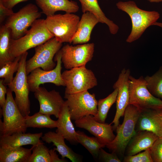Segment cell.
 <instances>
[{
	"instance_id": "obj_1",
	"label": "cell",
	"mask_w": 162,
	"mask_h": 162,
	"mask_svg": "<svg viewBox=\"0 0 162 162\" xmlns=\"http://www.w3.org/2000/svg\"><path fill=\"white\" fill-rule=\"evenodd\" d=\"M116 6L118 9L126 13L131 19V30L126 40L129 43L139 39L146 29L157 22L160 16V14L156 11L140 9L133 1H119Z\"/></svg>"
},
{
	"instance_id": "obj_2",
	"label": "cell",
	"mask_w": 162,
	"mask_h": 162,
	"mask_svg": "<svg viewBox=\"0 0 162 162\" xmlns=\"http://www.w3.org/2000/svg\"><path fill=\"white\" fill-rule=\"evenodd\" d=\"M54 37L46 25L45 20L38 19L23 36L17 39H11L9 52L13 59L21 56L28 50L40 45Z\"/></svg>"
},
{
	"instance_id": "obj_3",
	"label": "cell",
	"mask_w": 162,
	"mask_h": 162,
	"mask_svg": "<svg viewBox=\"0 0 162 162\" xmlns=\"http://www.w3.org/2000/svg\"><path fill=\"white\" fill-rule=\"evenodd\" d=\"M140 112L138 108L129 104L125 111L122 123L116 128L115 139L106 146L118 157L124 156L128 143L136 133L135 127Z\"/></svg>"
},
{
	"instance_id": "obj_4",
	"label": "cell",
	"mask_w": 162,
	"mask_h": 162,
	"mask_svg": "<svg viewBox=\"0 0 162 162\" xmlns=\"http://www.w3.org/2000/svg\"><path fill=\"white\" fill-rule=\"evenodd\" d=\"M79 16L73 13L56 14L46 16V26L49 31L59 42L72 43L77 30Z\"/></svg>"
},
{
	"instance_id": "obj_5",
	"label": "cell",
	"mask_w": 162,
	"mask_h": 162,
	"mask_svg": "<svg viewBox=\"0 0 162 162\" xmlns=\"http://www.w3.org/2000/svg\"><path fill=\"white\" fill-rule=\"evenodd\" d=\"M129 83V104L135 106L140 111L162 109V100L150 93L142 76L136 79L130 75Z\"/></svg>"
},
{
	"instance_id": "obj_6",
	"label": "cell",
	"mask_w": 162,
	"mask_h": 162,
	"mask_svg": "<svg viewBox=\"0 0 162 162\" xmlns=\"http://www.w3.org/2000/svg\"><path fill=\"white\" fill-rule=\"evenodd\" d=\"M28 54L27 51L21 56L19 68L16 75L12 82L8 85L10 90L14 92L15 102L21 113L25 117L29 115L30 113V104L29 98L30 91L26 70Z\"/></svg>"
},
{
	"instance_id": "obj_7",
	"label": "cell",
	"mask_w": 162,
	"mask_h": 162,
	"mask_svg": "<svg viewBox=\"0 0 162 162\" xmlns=\"http://www.w3.org/2000/svg\"><path fill=\"white\" fill-rule=\"evenodd\" d=\"M5 103L1 110L3 122L0 120L1 135H9L18 132L25 133L27 128L25 118L18 107L12 95V92L8 88Z\"/></svg>"
},
{
	"instance_id": "obj_8",
	"label": "cell",
	"mask_w": 162,
	"mask_h": 162,
	"mask_svg": "<svg viewBox=\"0 0 162 162\" xmlns=\"http://www.w3.org/2000/svg\"><path fill=\"white\" fill-rule=\"evenodd\" d=\"M62 76L66 87L65 94H71L88 91L98 85L94 74L86 66L65 70L62 74Z\"/></svg>"
},
{
	"instance_id": "obj_9",
	"label": "cell",
	"mask_w": 162,
	"mask_h": 162,
	"mask_svg": "<svg viewBox=\"0 0 162 162\" xmlns=\"http://www.w3.org/2000/svg\"><path fill=\"white\" fill-rule=\"evenodd\" d=\"M62 46V43L53 37L35 47L34 55L26 61L27 75L37 68H41L45 71L54 69L56 65L53 61V57L61 49Z\"/></svg>"
},
{
	"instance_id": "obj_10",
	"label": "cell",
	"mask_w": 162,
	"mask_h": 162,
	"mask_svg": "<svg viewBox=\"0 0 162 162\" xmlns=\"http://www.w3.org/2000/svg\"><path fill=\"white\" fill-rule=\"evenodd\" d=\"M41 15L37 6L29 3L7 18L4 25L10 29L12 38L17 39L24 35L29 27Z\"/></svg>"
},
{
	"instance_id": "obj_11",
	"label": "cell",
	"mask_w": 162,
	"mask_h": 162,
	"mask_svg": "<svg viewBox=\"0 0 162 162\" xmlns=\"http://www.w3.org/2000/svg\"><path fill=\"white\" fill-rule=\"evenodd\" d=\"M71 119L74 121L89 115L94 116L98 112V101L94 93L88 91L71 94H65Z\"/></svg>"
},
{
	"instance_id": "obj_12",
	"label": "cell",
	"mask_w": 162,
	"mask_h": 162,
	"mask_svg": "<svg viewBox=\"0 0 162 162\" xmlns=\"http://www.w3.org/2000/svg\"><path fill=\"white\" fill-rule=\"evenodd\" d=\"M94 49L93 43L75 46L66 44L60 49L62 62L67 70L86 66L93 57Z\"/></svg>"
},
{
	"instance_id": "obj_13",
	"label": "cell",
	"mask_w": 162,
	"mask_h": 162,
	"mask_svg": "<svg viewBox=\"0 0 162 162\" xmlns=\"http://www.w3.org/2000/svg\"><path fill=\"white\" fill-rule=\"evenodd\" d=\"M55 60L57 62V64L54 69L45 71L40 68H37L27 75V82L30 91L34 92L40 85L46 83H52L57 86H65L62 76V62L60 50L56 54Z\"/></svg>"
},
{
	"instance_id": "obj_14",
	"label": "cell",
	"mask_w": 162,
	"mask_h": 162,
	"mask_svg": "<svg viewBox=\"0 0 162 162\" xmlns=\"http://www.w3.org/2000/svg\"><path fill=\"white\" fill-rule=\"evenodd\" d=\"M74 122L76 127L88 131L105 147L112 142L116 137L113 134V127L111 124L99 122L95 120L92 115L85 116L75 121Z\"/></svg>"
},
{
	"instance_id": "obj_15",
	"label": "cell",
	"mask_w": 162,
	"mask_h": 162,
	"mask_svg": "<svg viewBox=\"0 0 162 162\" xmlns=\"http://www.w3.org/2000/svg\"><path fill=\"white\" fill-rule=\"evenodd\" d=\"M130 71L129 69L124 68L121 71L118 78L113 86V88L118 89L116 100V111L114 118L111 124L113 130H116L119 124V119L124 116L125 110L129 104V77Z\"/></svg>"
},
{
	"instance_id": "obj_16",
	"label": "cell",
	"mask_w": 162,
	"mask_h": 162,
	"mask_svg": "<svg viewBox=\"0 0 162 162\" xmlns=\"http://www.w3.org/2000/svg\"><path fill=\"white\" fill-rule=\"evenodd\" d=\"M35 98L39 102L40 112L58 118L64 101L58 92L50 91L45 88L39 87L34 92Z\"/></svg>"
},
{
	"instance_id": "obj_17",
	"label": "cell",
	"mask_w": 162,
	"mask_h": 162,
	"mask_svg": "<svg viewBox=\"0 0 162 162\" xmlns=\"http://www.w3.org/2000/svg\"><path fill=\"white\" fill-rule=\"evenodd\" d=\"M141 130L149 131L158 137H162V109L140 111L135 131Z\"/></svg>"
},
{
	"instance_id": "obj_18",
	"label": "cell",
	"mask_w": 162,
	"mask_h": 162,
	"mask_svg": "<svg viewBox=\"0 0 162 162\" xmlns=\"http://www.w3.org/2000/svg\"><path fill=\"white\" fill-rule=\"evenodd\" d=\"M43 133L31 134L18 132L9 135H1L0 147L15 148L31 145L35 146L40 141Z\"/></svg>"
},
{
	"instance_id": "obj_19",
	"label": "cell",
	"mask_w": 162,
	"mask_h": 162,
	"mask_svg": "<svg viewBox=\"0 0 162 162\" xmlns=\"http://www.w3.org/2000/svg\"><path fill=\"white\" fill-rule=\"evenodd\" d=\"M158 137L146 130L136 132L128 143L125 150L126 156L133 155L150 148Z\"/></svg>"
},
{
	"instance_id": "obj_20",
	"label": "cell",
	"mask_w": 162,
	"mask_h": 162,
	"mask_svg": "<svg viewBox=\"0 0 162 162\" xmlns=\"http://www.w3.org/2000/svg\"><path fill=\"white\" fill-rule=\"evenodd\" d=\"M41 138L43 141L48 143H52L53 146L56 147L54 148L61 155L62 158H67L72 162H82V157L66 145L64 138L60 133L49 131L45 134Z\"/></svg>"
},
{
	"instance_id": "obj_21",
	"label": "cell",
	"mask_w": 162,
	"mask_h": 162,
	"mask_svg": "<svg viewBox=\"0 0 162 162\" xmlns=\"http://www.w3.org/2000/svg\"><path fill=\"white\" fill-rule=\"evenodd\" d=\"M99 22L98 19L92 13L89 12L83 13L72 40L73 44H82L88 42L90 39L93 29Z\"/></svg>"
},
{
	"instance_id": "obj_22",
	"label": "cell",
	"mask_w": 162,
	"mask_h": 162,
	"mask_svg": "<svg viewBox=\"0 0 162 162\" xmlns=\"http://www.w3.org/2000/svg\"><path fill=\"white\" fill-rule=\"evenodd\" d=\"M37 5L46 16L55 14L58 11L66 13H73L77 12L79 7L77 3L69 0H35Z\"/></svg>"
},
{
	"instance_id": "obj_23",
	"label": "cell",
	"mask_w": 162,
	"mask_h": 162,
	"mask_svg": "<svg viewBox=\"0 0 162 162\" xmlns=\"http://www.w3.org/2000/svg\"><path fill=\"white\" fill-rule=\"evenodd\" d=\"M69 109L66 100L63 105L57 120L56 132L62 135L65 139L72 144L78 143L76 131L71 122Z\"/></svg>"
},
{
	"instance_id": "obj_24",
	"label": "cell",
	"mask_w": 162,
	"mask_h": 162,
	"mask_svg": "<svg viewBox=\"0 0 162 162\" xmlns=\"http://www.w3.org/2000/svg\"><path fill=\"white\" fill-rule=\"evenodd\" d=\"M80 2L83 13L90 12L95 16L99 22L106 24L108 27L110 33L116 34L119 29L118 25L108 18L101 9L98 0H79Z\"/></svg>"
},
{
	"instance_id": "obj_25",
	"label": "cell",
	"mask_w": 162,
	"mask_h": 162,
	"mask_svg": "<svg viewBox=\"0 0 162 162\" xmlns=\"http://www.w3.org/2000/svg\"><path fill=\"white\" fill-rule=\"evenodd\" d=\"M34 146L30 148L0 147V162H28Z\"/></svg>"
},
{
	"instance_id": "obj_26",
	"label": "cell",
	"mask_w": 162,
	"mask_h": 162,
	"mask_svg": "<svg viewBox=\"0 0 162 162\" xmlns=\"http://www.w3.org/2000/svg\"><path fill=\"white\" fill-rule=\"evenodd\" d=\"M27 128H52L57 127V121L52 119L50 116L38 112L33 115L25 117Z\"/></svg>"
},
{
	"instance_id": "obj_27",
	"label": "cell",
	"mask_w": 162,
	"mask_h": 162,
	"mask_svg": "<svg viewBox=\"0 0 162 162\" xmlns=\"http://www.w3.org/2000/svg\"><path fill=\"white\" fill-rule=\"evenodd\" d=\"M12 39L10 29L4 24L0 28V68L5 63L13 60L9 52Z\"/></svg>"
},
{
	"instance_id": "obj_28",
	"label": "cell",
	"mask_w": 162,
	"mask_h": 162,
	"mask_svg": "<svg viewBox=\"0 0 162 162\" xmlns=\"http://www.w3.org/2000/svg\"><path fill=\"white\" fill-rule=\"evenodd\" d=\"M76 133L78 142L86 148L95 159H98L100 149L105 146L95 137L88 136L80 130L76 131Z\"/></svg>"
},
{
	"instance_id": "obj_29",
	"label": "cell",
	"mask_w": 162,
	"mask_h": 162,
	"mask_svg": "<svg viewBox=\"0 0 162 162\" xmlns=\"http://www.w3.org/2000/svg\"><path fill=\"white\" fill-rule=\"evenodd\" d=\"M114 89V91L107 97L98 101V112L94 117L99 122L105 123L110 109L116 101L118 89L117 88Z\"/></svg>"
},
{
	"instance_id": "obj_30",
	"label": "cell",
	"mask_w": 162,
	"mask_h": 162,
	"mask_svg": "<svg viewBox=\"0 0 162 162\" xmlns=\"http://www.w3.org/2000/svg\"><path fill=\"white\" fill-rule=\"evenodd\" d=\"M147 88L155 97L162 99V67L151 76L144 77Z\"/></svg>"
},
{
	"instance_id": "obj_31",
	"label": "cell",
	"mask_w": 162,
	"mask_h": 162,
	"mask_svg": "<svg viewBox=\"0 0 162 162\" xmlns=\"http://www.w3.org/2000/svg\"><path fill=\"white\" fill-rule=\"evenodd\" d=\"M21 56L5 63L0 68V78L3 79L4 83L8 86L13 81L14 73L17 72L19 66Z\"/></svg>"
},
{
	"instance_id": "obj_32",
	"label": "cell",
	"mask_w": 162,
	"mask_h": 162,
	"mask_svg": "<svg viewBox=\"0 0 162 162\" xmlns=\"http://www.w3.org/2000/svg\"><path fill=\"white\" fill-rule=\"evenodd\" d=\"M49 150L41 141L34 146L28 162H51Z\"/></svg>"
},
{
	"instance_id": "obj_33",
	"label": "cell",
	"mask_w": 162,
	"mask_h": 162,
	"mask_svg": "<svg viewBox=\"0 0 162 162\" xmlns=\"http://www.w3.org/2000/svg\"><path fill=\"white\" fill-rule=\"evenodd\" d=\"M124 162H153L151 156L150 148L141 153L133 155L126 156L124 158Z\"/></svg>"
},
{
	"instance_id": "obj_34",
	"label": "cell",
	"mask_w": 162,
	"mask_h": 162,
	"mask_svg": "<svg viewBox=\"0 0 162 162\" xmlns=\"http://www.w3.org/2000/svg\"><path fill=\"white\" fill-rule=\"evenodd\" d=\"M150 148L153 162H162V137H158Z\"/></svg>"
},
{
	"instance_id": "obj_35",
	"label": "cell",
	"mask_w": 162,
	"mask_h": 162,
	"mask_svg": "<svg viewBox=\"0 0 162 162\" xmlns=\"http://www.w3.org/2000/svg\"><path fill=\"white\" fill-rule=\"evenodd\" d=\"M100 161L105 162H121L117 154L113 152L108 153L104 150L102 148L100 149L98 159Z\"/></svg>"
},
{
	"instance_id": "obj_36",
	"label": "cell",
	"mask_w": 162,
	"mask_h": 162,
	"mask_svg": "<svg viewBox=\"0 0 162 162\" xmlns=\"http://www.w3.org/2000/svg\"><path fill=\"white\" fill-rule=\"evenodd\" d=\"M14 13L12 9L6 7L0 1V23H2L6 18H8Z\"/></svg>"
},
{
	"instance_id": "obj_37",
	"label": "cell",
	"mask_w": 162,
	"mask_h": 162,
	"mask_svg": "<svg viewBox=\"0 0 162 162\" xmlns=\"http://www.w3.org/2000/svg\"><path fill=\"white\" fill-rule=\"evenodd\" d=\"M7 89L6 85L3 82V79L0 80V106L1 108L4 105L6 100L5 95L7 94Z\"/></svg>"
},
{
	"instance_id": "obj_38",
	"label": "cell",
	"mask_w": 162,
	"mask_h": 162,
	"mask_svg": "<svg viewBox=\"0 0 162 162\" xmlns=\"http://www.w3.org/2000/svg\"><path fill=\"white\" fill-rule=\"evenodd\" d=\"M56 150L53 148L49 150L51 162H67L65 158H60L56 154Z\"/></svg>"
},
{
	"instance_id": "obj_39",
	"label": "cell",
	"mask_w": 162,
	"mask_h": 162,
	"mask_svg": "<svg viewBox=\"0 0 162 162\" xmlns=\"http://www.w3.org/2000/svg\"><path fill=\"white\" fill-rule=\"evenodd\" d=\"M28 0H3L0 1L7 8L12 9L16 4L19 3L24 2Z\"/></svg>"
},
{
	"instance_id": "obj_40",
	"label": "cell",
	"mask_w": 162,
	"mask_h": 162,
	"mask_svg": "<svg viewBox=\"0 0 162 162\" xmlns=\"http://www.w3.org/2000/svg\"><path fill=\"white\" fill-rule=\"evenodd\" d=\"M153 25L158 26L162 28V23L161 22H155Z\"/></svg>"
},
{
	"instance_id": "obj_41",
	"label": "cell",
	"mask_w": 162,
	"mask_h": 162,
	"mask_svg": "<svg viewBox=\"0 0 162 162\" xmlns=\"http://www.w3.org/2000/svg\"><path fill=\"white\" fill-rule=\"evenodd\" d=\"M148 1L152 3H158L162 2V0H147Z\"/></svg>"
},
{
	"instance_id": "obj_42",
	"label": "cell",
	"mask_w": 162,
	"mask_h": 162,
	"mask_svg": "<svg viewBox=\"0 0 162 162\" xmlns=\"http://www.w3.org/2000/svg\"><path fill=\"white\" fill-rule=\"evenodd\" d=\"M2 0H0V1H2Z\"/></svg>"
}]
</instances>
